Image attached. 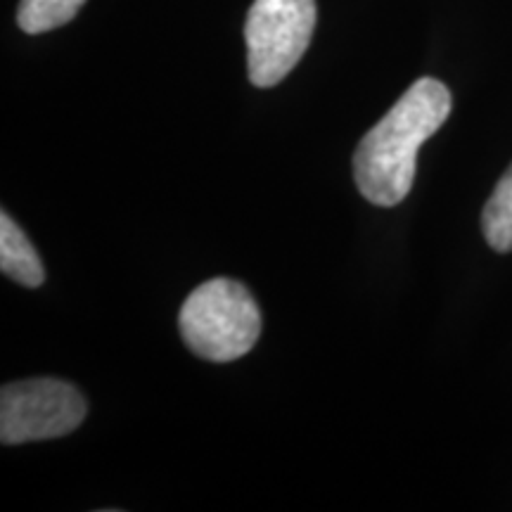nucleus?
I'll list each match as a JSON object with an SVG mask.
<instances>
[{"label": "nucleus", "mask_w": 512, "mask_h": 512, "mask_svg": "<svg viewBox=\"0 0 512 512\" xmlns=\"http://www.w3.org/2000/svg\"><path fill=\"white\" fill-rule=\"evenodd\" d=\"M316 29V0H254L245 22L249 81L278 86L297 67Z\"/></svg>", "instance_id": "3"}, {"label": "nucleus", "mask_w": 512, "mask_h": 512, "mask_svg": "<svg viewBox=\"0 0 512 512\" xmlns=\"http://www.w3.org/2000/svg\"><path fill=\"white\" fill-rule=\"evenodd\" d=\"M178 328L192 354L228 363L245 356L259 342L261 311L238 280L214 278L185 299Z\"/></svg>", "instance_id": "2"}, {"label": "nucleus", "mask_w": 512, "mask_h": 512, "mask_svg": "<svg viewBox=\"0 0 512 512\" xmlns=\"http://www.w3.org/2000/svg\"><path fill=\"white\" fill-rule=\"evenodd\" d=\"M86 399L74 384L53 377L5 384L0 392V439L17 446L57 439L86 418Z\"/></svg>", "instance_id": "4"}, {"label": "nucleus", "mask_w": 512, "mask_h": 512, "mask_svg": "<svg viewBox=\"0 0 512 512\" xmlns=\"http://www.w3.org/2000/svg\"><path fill=\"white\" fill-rule=\"evenodd\" d=\"M484 238L496 252H512V166L505 171L482 211Z\"/></svg>", "instance_id": "6"}, {"label": "nucleus", "mask_w": 512, "mask_h": 512, "mask_svg": "<svg viewBox=\"0 0 512 512\" xmlns=\"http://www.w3.org/2000/svg\"><path fill=\"white\" fill-rule=\"evenodd\" d=\"M0 271L24 287H38L46 280L41 256L5 211L0 214Z\"/></svg>", "instance_id": "5"}, {"label": "nucleus", "mask_w": 512, "mask_h": 512, "mask_svg": "<svg viewBox=\"0 0 512 512\" xmlns=\"http://www.w3.org/2000/svg\"><path fill=\"white\" fill-rule=\"evenodd\" d=\"M451 114V93L437 79H418L363 136L354 155V176L361 195L377 207L406 200L415 181V164L427 143Z\"/></svg>", "instance_id": "1"}, {"label": "nucleus", "mask_w": 512, "mask_h": 512, "mask_svg": "<svg viewBox=\"0 0 512 512\" xmlns=\"http://www.w3.org/2000/svg\"><path fill=\"white\" fill-rule=\"evenodd\" d=\"M86 0H22L17 8V24L27 34H46L72 22Z\"/></svg>", "instance_id": "7"}]
</instances>
